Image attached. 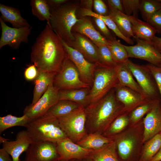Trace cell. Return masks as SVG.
Wrapping results in <instances>:
<instances>
[{
  "mask_svg": "<svg viewBox=\"0 0 161 161\" xmlns=\"http://www.w3.org/2000/svg\"><path fill=\"white\" fill-rule=\"evenodd\" d=\"M68 58L61 39L47 24L31 47V62L38 69L56 74Z\"/></svg>",
  "mask_w": 161,
  "mask_h": 161,
  "instance_id": "obj_1",
  "label": "cell"
},
{
  "mask_svg": "<svg viewBox=\"0 0 161 161\" xmlns=\"http://www.w3.org/2000/svg\"><path fill=\"white\" fill-rule=\"evenodd\" d=\"M114 88L98 101L85 108L86 126L90 133L100 132L120 113L121 109Z\"/></svg>",
  "mask_w": 161,
  "mask_h": 161,
  "instance_id": "obj_2",
  "label": "cell"
},
{
  "mask_svg": "<svg viewBox=\"0 0 161 161\" xmlns=\"http://www.w3.org/2000/svg\"><path fill=\"white\" fill-rule=\"evenodd\" d=\"M80 1H71L50 11L49 25L59 37L69 45L74 40L72 32L74 26L79 21L77 11Z\"/></svg>",
  "mask_w": 161,
  "mask_h": 161,
  "instance_id": "obj_3",
  "label": "cell"
},
{
  "mask_svg": "<svg viewBox=\"0 0 161 161\" xmlns=\"http://www.w3.org/2000/svg\"><path fill=\"white\" fill-rule=\"evenodd\" d=\"M26 128L34 142L56 143L67 137L58 118L47 114L30 121Z\"/></svg>",
  "mask_w": 161,
  "mask_h": 161,
  "instance_id": "obj_4",
  "label": "cell"
},
{
  "mask_svg": "<svg viewBox=\"0 0 161 161\" xmlns=\"http://www.w3.org/2000/svg\"><path fill=\"white\" fill-rule=\"evenodd\" d=\"M115 66L97 67L88 96L89 104L102 99L118 84Z\"/></svg>",
  "mask_w": 161,
  "mask_h": 161,
  "instance_id": "obj_5",
  "label": "cell"
},
{
  "mask_svg": "<svg viewBox=\"0 0 161 161\" xmlns=\"http://www.w3.org/2000/svg\"><path fill=\"white\" fill-rule=\"evenodd\" d=\"M58 118L62 129L73 142L77 143L87 134L85 108H81Z\"/></svg>",
  "mask_w": 161,
  "mask_h": 161,
  "instance_id": "obj_6",
  "label": "cell"
},
{
  "mask_svg": "<svg viewBox=\"0 0 161 161\" xmlns=\"http://www.w3.org/2000/svg\"><path fill=\"white\" fill-rule=\"evenodd\" d=\"M53 86L59 90L91 88L89 85L81 80L76 66L68 58L56 74Z\"/></svg>",
  "mask_w": 161,
  "mask_h": 161,
  "instance_id": "obj_7",
  "label": "cell"
},
{
  "mask_svg": "<svg viewBox=\"0 0 161 161\" xmlns=\"http://www.w3.org/2000/svg\"><path fill=\"white\" fill-rule=\"evenodd\" d=\"M124 64L130 70L146 96L151 99H160L154 80L145 65H140L129 60Z\"/></svg>",
  "mask_w": 161,
  "mask_h": 161,
  "instance_id": "obj_8",
  "label": "cell"
},
{
  "mask_svg": "<svg viewBox=\"0 0 161 161\" xmlns=\"http://www.w3.org/2000/svg\"><path fill=\"white\" fill-rule=\"evenodd\" d=\"M59 90L53 85L50 86L47 91L34 104L27 106L23 114L32 120L45 115L49 110L59 100Z\"/></svg>",
  "mask_w": 161,
  "mask_h": 161,
  "instance_id": "obj_9",
  "label": "cell"
},
{
  "mask_svg": "<svg viewBox=\"0 0 161 161\" xmlns=\"http://www.w3.org/2000/svg\"><path fill=\"white\" fill-rule=\"evenodd\" d=\"M0 24L1 31L0 49L8 45L13 49H17L22 43H28L32 28L30 25L19 28L11 27L0 18Z\"/></svg>",
  "mask_w": 161,
  "mask_h": 161,
  "instance_id": "obj_10",
  "label": "cell"
},
{
  "mask_svg": "<svg viewBox=\"0 0 161 161\" xmlns=\"http://www.w3.org/2000/svg\"><path fill=\"white\" fill-rule=\"evenodd\" d=\"M61 40L66 49L68 58L76 66L81 80L92 87L94 72L97 65L88 61L80 52Z\"/></svg>",
  "mask_w": 161,
  "mask_h": 161,
  "instance_id": "obj_11",
  "label": "cell"
},
{
  "mask_svg": "<svg viewBox=\"0 0 161 161\" xmlns=\"http://www.w3.org/2000/svg\"><path fill=\"white\" fill-rule=\"evenodd\" d=\"M26 152L24 161H57L59 156L56 143L34 141Z\"/></svg>",
  "mask_w": 161,
  "mask_h": 161,
  "instance_id": "obj_12",
  "label": "cell"
},
{
  "mask_svg": "<svg viewBox=\"0 0 161 161\" xmlns=\"http://www.w3.org/2000/svg\"><path fill=\"white\" fill-rule=\"evenodd\" d=\"M136 42V45H123L129 58L144 60L150 64L157 66H161V53L150 43L136 38H133Z\"/></svg>",
  "mask_w": 161,
  "mask_h": 161,
  "instance_id": "obj_13",
  "label": "cell"
},
{
  "mask_svg": "<svg viewBox=\"0 0 161 161\" xmlns=\"http://www.w3.org/2000/svg\"><path fill=\"white\" fill-rule=\"evenodd\" d=\"M56 144L59 156L58 160H81L89 158L94 151L81 147L68 137Z\"/></svg>",
  "mask_w": 161,
  "mask_h": 161,
  "instance_id": "obj_14",
  "label": "cell"
},
{
  "mask_svg": "<svg viewBox=\"0 0 161 161\" xmlns=\"http://www.w3.org/2000/svg\"><path fill=\"white\" fill-rule=\"evenodd\" d=\"M33 141L27 130L19 131L17 134L16 139L14 140L0 137V142L2 148L11 157L13 161H20L19 157L26 152Z\"/></svg>",
  "mask_w": 161,
  "mask_h": 161,
  "instance_id": "obj_15",
  "label": "cell"
},
{
  "mask_svg": "<svg viewBox=\"0 0 161 161\" xmlns=\"http://www.w3.org/2000/svg\"><path fill=\"white\" fill-rule=\"evenodd\" d=\"M72 33L74 40L68 45L80 52L88 61L99 66L98 47L85 36L76 32Z\"/></svg>",
  "mask_w": 161,
  "mask_h": 161,
  "instance_id": "obj_16",
  "label": "cell"
},
{
  "mask_svg": "<svg viewBox=\"0 0 161 161\" xmlns=\"http://www.w3.org/2000/svg\"><path fill=\"white\" fill-rule=\"evenodd\" d=\"M143 141L149 140L161 133V107L160 99L154 103L143 119Z\"/></svg>",
  "mask_w": 161,
  "mask_h": 161,
  "instance_id": "obj_17",
  "label": "cell"
},
{
  "mask_svg": "<svg viewBox=\"0 0 161 161\" xmlns=\"http://www.w3.org/2000/svg\"><path fill=\"white\" fill-rule=\"evenodd\" d=\"M79 21L74 26L72 32L82 35L91 40L98 47L107 45L108 41L95 27L88 16L80 17Z\"/></svg>",
  "mask_w": 161,
  "mask_h": 161,
  "instance_id": "obj_18",
  "label": "cell"
},
{
  "mask_svg": "<svg viewBox=\"0 0 161 161\" xmlns=\"http://www.w3.org/2000/svg\"><path fill=\"white\" fill-rule=\"evenodd\" d=\"M114 90L117 100L126 109L139 106L151 99L129 88L118 85Z\"/></svg>",
  "mask_w": 161,
  "mask_h": 161,
  "instance_id": "obj_19",
  "label": "cell"
},
{
  "mask_svg": "<svg viewBox=\"0 0 161 161\" xmlns=\"http://www.w3.org/2000/svg\"><path fill=\"white\" fill-rule=\"evenodd\" d=\"M128 16L131 24L134 38L149 43L155 36V30L147 22L132 16Z\"/></svg>",
  "mask_w": 161,
  "mask_h": 161,
  "instance_id": "obj_20",
  "label": "cell"
},
{
  "mask_svg": "<svg viewBox=\"0 0 161 161\" xmlns=\"http://www.w3.org/2000/svg\"><path fill=\"white\" fill-rule=\"evenodd\" d=\"M38 69V75L35 80L33 96L31 104H35L47 91L49 87L53 85L56 74Z\"/></svg>",
  "mask_w": 161,
  "mask_h": 161,
  "instance_id": "obj_21",
  "label": "cell"
},
{
  "mask_svg": "<svg viewBox=\"0 0 161 161\" xmlns=\"http://www.w3.org/2000/svg\"><path fill=\"white\" fill-rule=\"evenodd\" d=\"M0 18L4 22L10 23L13 27L19 28L30 25L16 8L0 4Z\"/></svg>",
  "mask_w": 161,
  "mask_h": 161,
  "instance_id": "obj_22",
  "label": "cell"
},
{
  "mask_svg": "<svg viewBox=\"0 0 161 161\" xmlns=\"http://www.w3.org/2000/svg\"><path fill=\"white\" fill-rule=\"evenodd\" d=\"M115 68L118 85L129 88L146 96L137 82L134 79V77L130 70L124 64H117Z\"/></svg>",
  "mask_w": 161,
  "mask_h": 161,
  "instance_id": "obj_23",
  "label": "cell"
},
{
  "mask_svg": "<svg viewBox=\"0 0 161 161\" xmlns=\"http://www.w3.org/2000/svg\"><path fill=\"white\" fill-rule=\"evenodd\" d=\"M90 88L59 90V100H66L75 102L84 108L89 105L88 96Z\"/></svg>",
  "mask_w": 161,
  "mask_h": 161,
  "instance_id": "obj_24",
  "label": "cell"
},
{
  "mask_svg": "<svg viewBox=\"0 0 161 161\" xmlns=\"http://www.w3.org/2000/svg\"><path fill=\"white\" fill-rule=\"evenodd\" d=\"M79 17L89 16L99 18L105 23L107 27L114 33L118 37L127 43L133 45L134 41L125 36L120 31L117 26L109 16H102L97 14L92 10L80 7L78 10Z\"/></svg>",
  "mask_w": 161,
  "mask_h": 161,
  "instance_id": "obj_25",
  "label": "cell"
},
{
  "mask_svg": "<svg viewBox=\"0 0 161 161\" xmlns=\"http://www.w3.org/2000/svg\"><path fill=\"white\" fill-rule=\"evenodd\" d=\"M112 141L98 132L89 133L76 143L88 149L97 150L100 149Z\"/></svg>",
  "mask_w": 161,
  "mask_h": 161,
  "instance_id": "obj_26",
  "label": "cell"
},
{
  "mask_svg": "<svg viewBox=\"0 0 161 161\" xmlns=\"http://www.w3.org/2000/svg\"><path fill=\"white\" fill-rule=\"evenodd\" d=\"M82 107H83L72 101L59 100L45 114L58 118L68 114Z\"/></svg>",
  "mask_w": 161,
  "mask_h": 161,
  "instance_id": "obj_27",
  "label": "cell"
},
{
  "mask_svg": "<svg viewBox=\"0 0 161 161\" xmlns=\"http://www.w3.org/2000/svg\"><path fill=\"white\" fill-rule=\"evenodd\" d=\"M109 15L125 36L131 38L134 37L131 24L127 15L117 10H109Z\"/></svg>",
  "mask_w": 161,
  "mask_h": 161,
  "instance_id": "obj_28",
  "label": "cell"
},
{
  "mask_svg": "<svg viewBox=\"0 0 161 161\" xmlns=\"http://www.w3.org/2000/svg\"><path fill=\"white\" fill-rule=\"evenodd\" d=\"M116 147V143L112 141L100 149L94 150L89 158L94 161H119Z\"/></svg>",
  "mask_w": 161,
  "mask_h": 161,
  "instance_id": "obj_29",
  "label": "cell"
},
{
  "mask_svg": "<svg viewBox=\"0 0 161 161\" xmlns=\"http://www.w3.org/2000/svg\"><path fill=\"white\" fill-rule=\"evenodd\" d=\"M30 4L32 14L41 21L49 25L51 12L46 0H31Z\"/></svg>",
  "mask_w": 161,
  "mask_h": 161,
  "instance_id": "obj_30",
  "label": "cell"
},
{
  "mask_svg": "<svg viewBox=\"0 0 161 161\" xmlns=\"http://www.w3.org/2000/svg\"><path fill=\"white\" fill-rule=\"evenodd\" d=\"M31 121L30 119L25 115L20 117L13 116L11 114L0 117V134L6 129L16 126L26 127Z\"/></svg>",
  "mask_w": 161,
  "mask_h": 161,
  "instance_id": "obj_31",
  "label": "cell"
},
{
  "mask_svg": "<svg viewBox=\"0 0 161 161\" xmlns=\"http://www.w3.org/2000/svg\"><path fill=\"white\" fill-rule=\"evenodd\" d=\"M107 45L114 61L117 64H124L129 60L127 51L120 41L116 39L108 40Z\"/></svg>",
  "mask_w": 161,
  "mask_h": 161,
  "instance_id": "obj_32",
  "label": "cell"
},
{
  "mask_svg": "<svg viewBox=\"0 0 161 161\" xmlns=\"http://www.w3.org/2000/svg\"><path fill=\"white\" fill-rule=\"evenodd\" d=\"M161 148V133L148 141L145 144L142 157L143 161L150 160Z\"/></svg>",
  "mask_w": 161,
  "mask_h": 161,
  "instance_id": "obj_33",
  "label": "cell"
},
{
  "mask_svg": "<svg viewBox=\"0 0 161 161\" xmlns=\"http://www.w3.org/2000/svg\"><path fill=\"white\" fill-rule=\"evenodd\" d=\"M161 10V0H142L139 11L146 22L154 14Z\"/></svg>",
  "mask_w": 161,
  "mask_h": 161,
  "instance_id": "obj_34",
  "label": "cell"
},
{
  "mask_svg": "<svg viewBox=\"0 0 161 161\" xmlns=\"http://www.w3.org/2000/svg\"><path fill=\"white\" fill-rule=\"evenodd\" d=\"M135 143L134 139L129 137L118 140L117 147L119 154L123 159H127L130 155Z\"/></svg>",
  "mask_w": 161,
  "mask_h": 161,
  "instance_id": "obj_35",
  "label": "cell"
},
{
  "mask_svg": "<svg viewBox=\"0 0 161 161\" xmlns=\"http://www.w3.org/2000/svg\"><path fill=\"white\" fill-rule=\"evenodd\" d=\"M159 99H150L136 107L133 110L130 114V120L133 123L139 120L149 112L154 103Z\"/></svg>",
  "mask_w": 161,
  "mask_h": 161,
  "instance_id": "obj_36",
  "label": "cell"
},
{
  "mask_svg": "<svg viewBox=\"0 0 161 161\" xmlns=\"http://www.w3.org/2000/svg\"><path fill=\"white\" fill-rule=\"evenodd\" d=\"M98 47L99 66L106 67H115L117 64L114 60L111 52L107 46L103 45Z\"/></svg>",
  "mask_w": 161,
  "mask_h": 161,
  "instance_id": "obj_37",
  "label": "cell"
},
{
  "mask_svg": "<svg viewBox=\"0 0 161 161\" xmlns=\"http://www.w3.org/2000/svg\"><path fill=\"white\" fill-rule=\"evenodd\" d=\"M129 119L126 115H123L117 117L108 128V132L110 134H115L123 130L128 125Z\"/></svg>",
  "mask_w": 161,
  "mask_h": 161,
  "instance_id": "obj_38",
  "label": "cell"
},
{
  "mask_svg": "<svg viewBox=\"0 0 161 161\" xmlns=\"http://www.w3.org/2000/svg\"><path fill=\"white\" fill-rule=\"evenodd\" d=\"M140 0H122L123 10L126 15L137 18Z\"/></svg>",
  "mask_w": 161,
  "mask_h": 161,
  "instance_id": "obj_39",
  "label": "cell"
},
{
  "mask_svg": "<svg viewBox=\"0 0 161 161\" xmlns=\"http://www.w3.org/2000/svg\"><path fill=\"white\" fill-rule=\"evenodd\" d=\"M151 74L156 83L161 101V66H157L151 64L145 65Z\"/></svg>",
  "mask_w": 161,
  "mask_h": 161,
  "instance_id": "obj_40",
  "label": "cell"
},
{
  "mask_svg": "<svg viewBox=\"0 0 161 161\" xmlns=\"http://www.w3.org/2000/svg\"><path fill=\"white\" fill-rule=\"evenodd\" d=\"M92 18L95 25L99 30V32H100L101 33V34L107 40L116 39L103 21L97 18Z\"/></svg>",
  "mask_w": 161,
  "mask_h": 161,
  "instance_id": "obj_41",
  "label": "cell"
},
{
  "mask_svg": "<svg viewBox=\"0 0 161 161\" xmlns=\"http://www.w3.org/2000/svg\"><path fill=\"white\" fill-rule=\"evenodd\" d=\"M156 31L161 34V10L153 15L146 22Z\"/></svg>",
  "mask_w": 161,
  "mask_h": 161,
  "instance_id": "obj_42",
  "label": "cell"
},
{
  "mask_svg": "<svg viewBox=\"0 0 161 161\" xmlns=\"http://www.w3.org/2000/svg\"><path fill=\"white\" fill-rule=\"evenodd\" d=\"M93 7L95 11L94 12L97 14L104 16L109 15V10L103 1L93 0Z\"/></svg>",
  "mask_w": 161,
  "mask_h": 161,
  "instance_id": "obj_43",
  "label": "cell"
},
{
  "mask_svg": "<svg viewBox=\"0 0 161 161\" xmlns=\"http://www.w3.org/2000/svg\"><path fill=\"white\" fill-rule=\"evenodd\" d=\"M38 74V69L33 64L29 66L25 69L24 76L27 80L31 81L35 80Z\"/></svg>",
  "mask_w": 161,
  "mask_h": 161,
  "instance_id": "obj_44",
  "label": "cell"
},
{
  "mask_svg": "<svg viewBox=\"0 0 161 161\" xmlns=\"http://www.w3.org/2000/svg\"><path fill=\"white\" fill-rule=\"evenodd\" d=\"M109 10H116L124 13L122 0H106Z\"/></svg>",
  "mask_w": 161,
  "mask_h": 161,
  "instance_id": "obj_45",
  "label": "cell"
},
{
  "mask_svg": "<svg viewBox=\"0 0 161 161\" xmlns=\"http://www.w3.org/2000/svg\"><path fill=\"white\" fill-rule=\"evenodd\" d=\"M50 11L57 8L67 2V0H46Z\"/></svg>",
  "mask_w": 161,
  "mask_h": 161,
  "instance_id": "obj_46",
  "label": "cell"
},
{
  "mask_svg": "<svg viewBox=\"0 0 161 161\" xmlns=\"http://www.w3.org/2000/svg\"><path fill=\"white\" fill-rule=\"evenodd\" d=\"M157 50L161 52V38L155 36L149 43Z\"/></svg>",
  "mask_w": 161,
  "mask_h": 161,
  "instance_id": "obj_47",
  "label": "cell"
},
{
  "mask_svg": "<svg viewBox=\"0 0 161 161\" xmlns=\"http://www.w3.org/2000/svg\"><path fill=\"white\" fill-rule=\"evenodd\" d=\"M93 0H84L80 1V6H82L81 8L92 10L93 6Z\"/></svg>",
  "mask_w": 161,
  "mask_h": 161,
  "instance_id": "obj_48",
  "label": "cell"
},
{
  "mask_svg": "<svg viewBox=\"0 0 161 161\" xmlns=\"http://www.w3.org/2000/svg\"><path fill=\"white\" fill-rule=\"evenodd\" d=\"M10 155L3 148L0 149V161H13Z\"/></svg>",
  "mask_w": 161,
  "mask_h": 161,
  "instance_id": "obj_49",
  "label": "cell"
},
{
  "mask_svg": "<svg viewBox=\"0 0 161 161\" xmlns=\"http://www.w3.org/2000/svg\"><path fill=\"white\" fill-rule=\"evenodd\" d=\"M161 161V148L156 154L152 158L150 161Z\"/></svg>",
  "mask_w": 161,
  "mask_h": 161,
  "instance_id": "obj_50",
  "label": "cell"
},
{
  "mask_svg": "<svg viewBox=\"0 0 161 161\" xmlns=\"http://www.w3.org/2000/svg\"><path fill=\"white\" fill-rule=\"evenodd\" d=\"M80 161H94L92 159L90 158H87L85 159H83L80 160Z\"/></svg>",
  "mask_w": 161,
  "mask_h": 161,
  "instance_id": "obj_51",
  "label": "cell"
},
{
  "mask_svg": "<svg viewBox=\"0 0 161 161\" xmlns=\"http://www.w3.org/2000/svg\"><path fill=\"white\" fill-rule=\"evenodd\" d=\"M57 161H80V160H75V159H74V160H58Z\"/></svg>",
  "mask_w": 161,
  "mask_h": 161,
  "instance_id": "obj_52",
  "label": "cell"
},
{
  "mask_svg": "<svg viewBox=\"0 0 161 161\" xmlns=\"http://www.w3.org/2000/svg\"><path fill=\"white\" fill-rule=\"evenodd\" d=\"M24 161V160H23L22 161Z\"/></svg>",
  "mask_w": 161,
  "mask_h": 161,
  "instance_id": "obj_53",
  "label": "cell"
},
{
  "mask_svg": "<svg viewBox=\"0 0 161 161\" xmlns=\"http://www.w3.org/2000/svg\"></svg>",
  "mask_w": 161,
  "mask_h": 161,
  "instance_id": "obj_54",
  "label": "cell"
}]
</instances>
